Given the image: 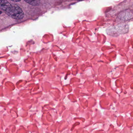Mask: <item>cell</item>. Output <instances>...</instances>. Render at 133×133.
<instances>
[{"label": "cell", "mask_w": 133, "mask_h": 133, "mask_svg": "<svg viewBox=\"0 0 133 133\" xmlns=\"http://www.w3.org/2000/svg\"><path fill=\"white\" fill-rule=\"evenodd\" d=\"M0 7L12 18L21 20L24 18V14L21 8L17 5H12L6 0H0Z\"/></svg>", "instance_id": "6da1fadb"}, {"label": "cell", "mask_w": 133, "mask_h": 133, "mask_svg": "<svg viewBox=\"0 0 133 133\" xmlns=\"http://www.w3.org/2000/svg\"><path fill=\"white\" fill-rule=\"evenodd\" d=\"M26 3L33 6H37L40 3V0H24Z\"/></svg>", "instance_id": "7a4b0ae2"}, {"label": "cell", "mask_w": 133, "mask_h": 133, "mask_svg": "<svg viewBox=\"0 0 133 133\" xmlns=\"http://www.w3.org/2000/svg\"><path fill=\"white\" fill-rule=\"evenodd\" d=\"M11 1H14V2H18L21 1V0H11Z\"/></svg>", "instance_id": "3957f363"}]
</instances>
